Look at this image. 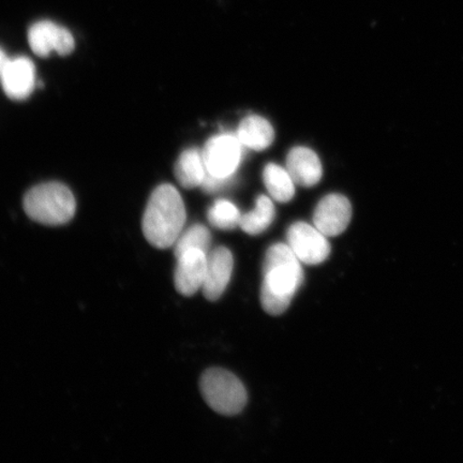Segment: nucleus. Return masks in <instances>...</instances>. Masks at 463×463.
Listing matches in <instances>:
<instances>
[{"label":"nucleus","mask_w":463,"mask_h":463,"mask_svg":"<svg viewBox=\"0 0 463 463\" xmlns=\"http://www.w3.org/2000/svg\"><path fill=\"white\" fill-rule=\"evenodd\" d=\"M207 175L204 158L201 150H184L175 165V176L184 188L194 189L202 186Z\"/></svg>","instance_id":"nucleus-14"},{"label":"nucleus","mask_w":463,"mask_h":463,"mask_svg":"<svg viewBox=\"0 0 463 463\" xmlns=\"http://www.w3.org/2000/svg\"><path fill=\"white\" fill-rule=\"evenodd\" d=\"M288 246L300 262L306 265H318L326 262L331 254V245L327 236L315 225L297 222L288 228Z\"/></svg>","instance_id":"nucleus-6"},{"label":"nucleus","mask_w":463,"mask_h":463,"mask_svg":"<svg viewBox=\"0 0 463 463\" xmlns=\"http://www.w3.org/2000/svg\"><path fill=\"white\" fill-rule=\"evenodd\" d=\"M208 222L219 230H233L240 227L241 213L233 203L218 200L208 211Z\"/></svg>","instance_id":"nucleus-17"},{"label":"nucleus","mask_w":463,"mask_h":463,"mask_svg":"<svg viewBox=\"0 0 463 463\" xmlns=\"http://www.w3.org/2000/svg\"><path fill=\"white\" fill-rule=\"evenodd\" d=\"M9 57L5 53V51L0 48V75H2L4 68L7 65Z\"/></svg>","instance_id":"nucleus-20"},{"label":"nucleus","mask_w":463,"mask_h":463,"mask_svg":"<svg viewBox=\"0 0 463 463\" xmlns=\"http://www.w3.org/2000/svg\"><path fill=\"white\" fill-rule=\"evenodd\" d=\"M211 242V232L204 225L194 224L186 231H183L175 245L173 246L174 253L176 256V254L191 250V249H199V250L210 252Z\"/></svg>","instance_id":"nucleus-18"},{"label":"nucleus","mask_w":463,"mask_h":463,"mask_svg":"<svg viewBox=\"0 0 463 463\" xmlns=\"http://www.w3.org/2000/svg\"><path fill=\"white\" fill-rule=\"evenodd\" d=\"M287 170L295 184L312 187L321 181L322 165L317 155L307 147L298 146L291 149L287 158Z\"/></svg>","instance_id":"nucleus-12"},{"label":"nucleus","mask_w":463,"mask_h":463,"mask_svg":"<svg viewBox=\"0 0 463 463\" xmlns=\"http://www.w3.org/2000/svg\"><path fill=\"white\" fill-rule=\"evenodd\" d=\"M230 179L231 178H218L207 174L201 187H203L206 193H215L218 189L222 188L225 184H228Z\"/></svg>","instance_id":"nucleus-19"},{"label":"nucleus","mask_w":463,"mask_h":463,"mask_svg":"<svg viewBox=\"0 0 463 463\" xmlns=\"http://www.w3.org/2000/svg\"><path fill=\"white\" fill-rule=\"evenodd\" d=\"M200 389L206 403L219 414L234 416L246 407L248 397L244 384L227 370H207L202 375Z\"/></svg>","instance_id":"nucleus-4"},{"label":"nucleus","mask_w":463,"mask_h":463,"mask_svg":"<svg viewBox=\"0 0 463 463\" xmlns=\"http://www.w3.org/2000/svg\"><path fill=\"white\" fill-rule=\"evenodd\" d=\"M233 254L225 247H217L207 254V268L202 291L204 297L215 302L227 289L233 274Z\"/></svg>","instance_id":"nucleus-11"},{"label":"nucleus","mask_w":463,"mask_h":463,"mask_svg":"<svg viewBox=\"0 0 463 463\" xmlns=\"http://www.w3.org/2000/svg\"><path fill=\"white\" fill-rule=\"evenodd\" d=\"M24 211L33 222L56 227L71 222L77 211V202L65 184L44 183L28 191Z\"/></svg>","instance_id":"nucleus-3"},{"label":"nucleus","mask_w":463,"mask_h":463,"mask_svg":"<svg viewBox=\"0 0 463 463\" xmlns=\"http://www.w3.org/2000/svg\"><path fill=\"white\" fill-rule=\"evenodd\" d=\"M207 174L218 178H232L241 165L242 144L230 133L213 137L203 149Z\"/></svg>","instance_id":"nucleus-5"},{"label":"nucleus","mask_w":463,"mask_h":463,"mask_svg":"<svg viewBox=\"0 0 463 463\" xmlns=\"http://www.w3.org/2000/svg\"><path fill=\"white\" fill-rule=\"evenodd\" d=\"M28 43L39 57H48L53 52L67 56L72 53L75 46L72 33L51 21L34 23L28 31Z\"/></svg>","instance_id":"nucleus-7"},{"label":"nucleus","mask_w":463,"mask_h":463,"mask_svg":"<svg viewBox=\"0 0 463 463\" xmlns=\"http://www.w3.org/2000/svg\"><path fill=\"white\" fill-rule=\"evenodd\" d=\"M263 179L271 198L280 203H287L293 199L295 183L287 169L269 164L264 169Z\"/></svg>","instance_id":"nucleus-16"},{"label":"nucleus","mask_w":463,"mask_h":463,"mask_svg":"<svg viewBox=\"0 0 463 463\" xmlns=\"http://www.w3.org/2000/svg\"><path fill=\"white\" fill-rule=\"evenodd\" d=\"M5 94L15 101L26 100L37 86L36 67L25 56L9 58L0 75Z\"/></svg>","instance_id":"nucleus-9"},{"label":"nucleus","mask_w":463,"mask_h":463,"mask_svg":"<svg viewBox=\"0 0 463 463\" xmlns=\"http://www.w3.org/2000/svg\"><path fill=\"white\" fill-rule=\"evenodd\" d=\"M275 206L266 195L257 199L256 207L241 215L240 227L249 235H259L269 228L275 219Z\"/></svg>","instance_id":"nucleus-15"},{"label":"nucleus","mask_w":463,"mask_h":463,"mask_svg":"<svg viewBox=\"0 0 463 463\" xmlns=\"http://www.w3.org/2000/svg\"><path fill=\"white\" fill-rule=\"evenodd\" d=\"M302 262L288 244H276L266 252L260 304L270 316L286 312L304 281Z\"/></svg>","instance_id":"nucleus-1"},{"label":"nucleus","mask_w":463,"mask_h":463,"mask_svg":"<svg viewBox=\"0 0 463 463\" xmlns=\"http://www.w3.org/2000/svg\"><path fill=\"white\" fill-rule=\"evenodd\" d=\"M208 252L191 249L176 254V269L174 283L179 294L190 298L204 285Z\"/></svg>","instance_id":"nucleus-8"},{"label":"nucleus","mask_w":463,"mask_h":463,"mask_svg":"<svg viewBox=\"0 0 463 463\" xmlns=\"http://www.w3.org/2000/svg\"><path fill=\"white\" fill-rule=\"evenodd\" d=\"M186 219V207L181 194L172 184H161L150 195L144 213L145 239L156 248L169 249L183 233Z\"/></svg>","instance_id":"nucleus-2"},{"label":"nucleus","mask_w":463,"mask_h":463,"mask_svg":"<svg viewBox=\"0 0 463 463\" xmlns=\"http://www.w3.org/2000/svg\"><path fill=\"white\" fill-rule=\"evenodd\" d=\"M236 136L242 146L260 152L273 144L275 132L269 120L258 115H250L241 120Z\"/></svg>","instance_id":"nucleus-13"},{"label":"nucleus","mask_w":463,"mask_h":463,"mask_svg":"<svg viewBox=\"0 0 463 463\" xmlns=\"http://www.w3.org/2000/svg\"><path fill=\"white\" fill-rule=\"evenodd\" d=\"M352 206L349 200L341 194H329L316 207L315 227L327 237L343 234L349 227Z\"/></svg>","instance_id":"nucleus-10"}]
</instances>
